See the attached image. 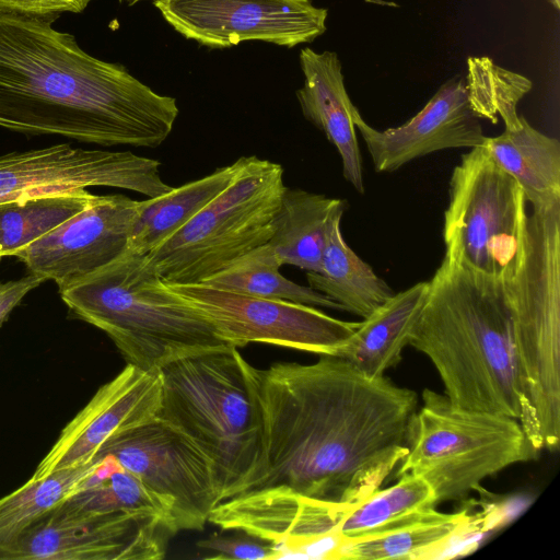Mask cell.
Segmentation results:
<instances>
[{
  "label": "cell",
  "instance_id": "obj_1",
  "mask_svg": "<svg viewBox=\"0 0 560 560\" xmlns=\"http://www.w3.org/2000/svg\"><path fill=\"white\" fill-rule=\"evenodd\" d=\"M252 374L262 455L241 493L279 487L353 504L380 489L406 456L415 390L329 354L310 364L253 366Z\"/></svg>",
  "mask_w": 560,
  "mask_h": 560
},
{
  "label": "cell",
  "instance_id": "obj_2",
  "mask_svg": "<svg viewBox=\"0 0 560 560\" xmlns=\"http://www.w3.org/2000/svg\"><path fill=\"white\" fill-rule=\"evenodd\" d=\"M59 18L0 9V128L101 145L155 148L178 107L57 31Z\"/></svg>",
  "mask_w": 560,
  "mask_h": 560
},
{
  "label": "cell",
  "instance_id": "obj_3",
  "mask_svg": "<svg viewBox=\"0 0 560 560\" xmlns=\"http://www.w3.org/2000/svg\"><path fill=\"white\" fill-rule=\"evenodd\" d=\"M510 276L480 273L444 255L408 346L432 362L453 405L518 420L540 452L516 349Z\"/></svg>",
  "mask_w": 560,
  "mask_h": 560
},
{
  "label": "cell",
  "instance_id": "obj_4",
  "mask_svg": "<svg viewBox=\"0 0 560 560\" xmlns=\"http://www.w3.org/2000/svg\"><path fill=\"white\" fill-rule=\"evenodd\" d=\"M59 293L77 317L110 338L128 364L144 371L229 346L165 285L144 254L130 248Z\"/></svg>",
  "mask_w": 560,
  "mask_h": 560
},
{
  "label": "cell",
  "instance_id": "obj_5",
  "mask_svg": "<svg viewBox=\"0 0 560 560\" xmlns=\"http://www.w3.org/2000/svg\"><path fill=\"white\" fill-rule=\"evenodd\" d=\"M252 366L237 348L226 346L160 369L156 418L210 458L221 501L241 493L261 462L262 423Z\"/></svg>",
  "mask_w": 560,
  "mask_h": 560
},
{
  "label": "cell",
  "instance_id": "obj_6",
  "mask_svg": "<svg viewBox=\"0 0 560 560\" xmlns=\"http://www.w3.org/2000/svg\"><path fill=\"white\" fill-rule=\"evenodd\" d=\"M407 447L396 478L422 477L438 503L464 499L486 478L539 454L518 420L458 408L430 388L410 421Z\"/></svg>",
  "mask_w": 560,
  "mask_h": 560
},
{
  "label": "cell",
  "instance_id": "obj_7",
  "mask_svg": "<svg viewBox=\"0 0 560 560\" xmlns=\"http://www.w3.org/2000/svg\"><path fill=\"white\" fill-rule=\"evenodd\" d=\"M514 336L542 450L560 441V203L533 210L510 276Z\"/></svg>",
  "mask_w": 560,
  "mask_h": 560
},
{
  "label": "cell",
  "instance_id": "obj_8",
  "mask_svg": "<svg viewBox=\"0 0 560 560\" xmlns=\"http://www.w3.org/2000/svg\"><path fill=\"white\" fill-rule=\"evenodd\" d=\"M283 167L255 155L240 158L231 183L147 260L170 283H199L269 242L285 189Z\"/></svg>",
  "mask_w": 560,
  "mask_h": 560
},
{
  "label": "cell",
  "instance_id": "obj_9",
  "mask_svg": "<svg viewBox=\"0 0 560 560\" xmlns=\"http://www.w3.org/2000/svg\"><path fill=\"white\" fill-rule=\"evenodd\" d=\"M444 213L445 255L488 276H510L522 258L528 217L516 180L485 147L471 148L453 170Z\"/></svg>",
  "mask_w": 560,
  "mask_h": 560
},
{
  "label": "cell",
  "instance_id": "obj_10",
  "mask_svg": "<svg viewBox=\"0 0 560 560\" xmlns=\"http://www.w3.org/2000/svg\"><path fill=\"white\" fill-rule=\"evenodd\" d=\"M163 282L235 348L258 342L335 355L360 324L335 318L315 306L245 295L202 282Z\"/></svg>",
  "mask_w": 560,
  "mask_h": 560
},
{
  "label": "cell",
  "instance_id": "obj_11",
  "mask_svg": "<svg viewBox=\"0 0 560 560\" xmlns=\"http://www.w3.org/2000/svg\"><path fill=\"white\" fill-rule=\"evenodd\" d=\"M103 455L114 456L167 503L177 532L202 530L221 502L210 458L159 418L113 436L95 457Z\"/></svg>",
  "mask_w": 560,
  "mask_h": 560
},
{
  "label": "cell",
  "instance_id": "obj_12",
  "mask_svg": "<svg viewBox=\"0 0 560 560\" xmlns=\"http://www.w3.org/2000/svg\"><path fill=\"white\" fill-rule=\"evenodd\" d=\"M176 533L164 518L83 513L63 502L1 545L0 560H160Z\"/></svg>",
  "mask_w": 560,
  "mask_h": 560
},
{
  "label": "cell",
  "instance_id": "obj_13",
  "mask_svg": "<svg viewBox=\"0 0 560 560\" xmlns=\"http://www.w3.org/2000/svg\"><path fill=\"white\" fill-rule=\"evenodd\" d=\"M158 160L130 151L57 144L0 155V203L92 186L132 190L153 198L172 189Z\"/></svg>",
  "mask_w": 560,
  "mask_h": 560
},
{
  "label": "cell",
  "instance_id": "obj_14",
  "mask_svg": "<svg viewBox=\"0 0 560 560\" xmlns=\"http://www.w3.org/2000/svg\"><path fill=\"white\" fill-rule=\"evenodd\" d=\"M163 18L183 36L224 48L244 40L293 47L326 31L327 10L310 0H156Z\"/></svg>",
  "mask_w": 560,
  "mask_h": 560
},
{
  "label": "cell",
  "instance_id": "obj_15",
  "mask_svg": "<svg viewBox=\"0 0 560 560\" xmlns=\"http://www.w3.org/2000/svg\"><path fill=\"white\" fill-rule=\"evenodd\" d=\"M138 200L97 196L81 212L14 253L30 273L58 289L105 266L129 246Z\"/></svg>",
  "mask_w": 560,
  "mask_h": 560
},
{
  "label": "cell",
  "instance_id": "obj_16",
  "mask_svg": "<svg viewBox=\"0 0 560 560\" xmlns=\"http://www.w3.org/2000/svg\"><path fill=\"white\" fill-rule=\"evenodd\" d=\"M161 402V370L144 371L127 363L66 424L32 478L92 462L113 436L154 420Z\"/></svg>",
  "mask_w": 560,
  "mask_h": 560
},
{
  "label": "cell",
  "instance_id": "obj_17",
  "mask_svg": "<svg viewBox=\"0 0 560 560\" xmlns=\"http://www.w3.org/2000/svg\"><path fill=\"white\" fill-rule=\"evenodd\" d=\"M465 79L446 81L424 107L401 126L377 130L355 107L353 122L376 172L397 171L415 159L452 148H477L486 140Z\"/></svg>",
  "mask_w": 560,
  "mask_h": 560
},
{
  "label": "cell",
  "instance_id": "obj_18",
  "mask_svg": "<svg viewBox=\"0 0 560 560\" xmlns=\"http://www.w3.org/2000/svg\"><path fill=\"white\" fill-rule=\"evenodd\" d=\"M304 84L296 91L302 113L336 147L342 175L357 191L364 192L352 104L343 81L341 62L334 51L316 52L305 47L300 52Z\"/></svg>",
  "mask_w": 560,
  "mask_h": 560
},
{
  "label": "cell",
  "instance_id": "obj_19",
  "mask_svg": "<svg viewBox=\"0 0 560 560\" xmlns=\"http://www.w3.org/2000/svg\"><path fill=\"white\" fill-rule=\"evenodd\" d=\"M429 290V281L394 293L360 322L355 331L337 350L340 357L370 377L385 375L401 361Z\"/></svg>",
  "mask_w": 560,
  "mask_h": 560
},
{
  "label": "cell",
  "instance_id": "obj_20",
  "mask_svg": "<svg viewBox=\"0 0 560 560\" xmlns=\"http://www.w3.org/2000/svg\"><path fill=\"white\" fill-rule=\"evenodd\" d=\"M482 147L494 162L512 176L533 210L560 203V142L532 127L521 116L517 125L497 137H487Z\"/></svg>",
  "mask_w": 560,
  "mask_h": 560
},
{
  "label": "cell",
  "instance_id": "obj_21",
  "mask_svg": "<svg viewBox=\"0 0 560 560\" xmlns=\"http://www.w3.org/2000/svg\"><path fill=\"white\" fill-rule=\"evenodd\" d=\"M345 208L343 201L328 220L322 272L307 271L306 279L311 288L342 305L346 312L365 318L394 292L346 243L341 233Z\"/></svg>",
  "mask_w": 560,
  "mask_h": 560
},
{
  "label": "cell",
  "instance_id": "obj_22",
  "mask_svg": "<svg viewBox=\"0 0 560 560\" xmlns=\"http://www.w3.org/2000/svg\"><path fill=\"white\" fill-rule=\"evenodd\" d=\"M436 504L433 489L422 477L404 474L395 485L377 489L357 503L342 504L335 537L340 548L384 535L431 516L438 511Z\"/></svg>",
  "mask_w": 560,
  "mask_h": 560
},
{
  "label": "cell",
  "instance_id": "obj_23",
  "mask_svg": "<svg viewBox=\"0 0 560 560\" xmlns=\"http://www.w3.org/2000/svg\"><path fill=\"white\" fill-rule=\"evenodd\" d=\"M342 199L285 187L268 242L282 265L322 272L325 233Z\"/></svg>",
  "mask_w": 560,
  "mask_h": 560
},
{
  "label": "cell",
  "instance_id": "obj_24",
  "mask_svg": "<svg viewBox=\"0 0 560 560\" xmlns=\"http://www.w3.org/2000/svg\"><path fill=\"white\" fill-rule=\"evenodd\" d=\"M238 168L240 159L163 195L139 201L128 248L150 253L224 190Z\"/></svg>",
  "mask_w": 560,
  "mask_h": 560
},
{
  "label": "cell",
  "instance_id": "obj_25",
  "mask_svg": "<svg viewBox=\"0 0 560 560\" xmlns=\"http://www.w3.org/2000/svg\"><path fill=\"white\" fill-rule=\"evenodd\" d=\"M65 502L83 513L127 512L164 518L174 524L167 503L112 455L95 457L90 475Z\"/></svg>",
  "mask_w": 560,
  "mask_h": 560
},
{
  "label": "cell",
  "instance_id": "obj_26",
  "mask_svg": "<svg viewBox=\"0 0 560 560\" xmlns=\"http://www.w3.org/2000/svg\"><path fill=\"white\" fill-rule=\"evenodd\" d=\"M281 266L266 243L237 257L202 283L245 295L345 311L342 305L324 293L287 279L280 272Z\"/></svg>",
  "mask_w": 560,
  "mask_h": 560
},
{
  "label": "cell",
  "instance_id": "obj_27",
  "mask_svg": "<svg viewBox=\"0 0 560 560\" xmlns=\"http://www.w3.org/2000/svg\"><path fill=\"white\" fill-rule=\"evenodd\" d=\"M471 521L466 511H436L424 520L384 535L347 542L338 549L336 559H427L466 533Z\"/></svg>",
  "mask_w": 560,
  "mask_h": 560
},
{
  "label": "cell",
  "instance_id": "obj_28",
  "mask_svg": "<svg viewBox=\"0 0 560 560\" xmlns=\"http://www.w3.org/2000/svg\"><path fill=\"white\" fill-rule=\"evenodd\" d=\"M85 188L0 203V255L13 256L91 205Z\"/></svg>",
  "mask_w": 560,
  "mask_h": 560
},
{
  "label": "cell",
  "instance_id": "obj_29",
  "mask_svg": "<svg viewBox=\"0 0 560 560\" xmlns=\"http://www.w3.org/2000/svg\"><path fill=\"white\" fill-rule=\"evenodd\" d=\"M94 459L85 465L31 477L19 489L0 499V546L69 499L90 475Z\"/></svg>",
  "mask_w": 560,
  "mask_h": 560
},
{
  "label": "cell",
  "instance_id": "obj_30",
  "mask_svg": "<svg viewBox=\"0 0 560 560\" xmlns=\"http://www.w3.org/2000/svg\"><path fill=\"white\" fill-rule=\"evenodd\" d=\"M465 79L468 98L478 118L495 124L501 118L505 128L517 125L518 102L530 91L532 82L518 73L505 70L488 57H469Z\"/></svg>",
  "mask_w": 560,
  "mask_h": 560
},
{
  "label": "cell",
  "instance_id": "obj_31",
  "mask_svg": "<svg viewBox=\"0 0 560 560\" xmlns=\"http://www.w3.org/2000/svg\"><path fill=\"white\" fill-rule=\"evenodd\" d=\"M235 536L211 535L197 546L208 552V559L261 560L272 559L273 548L266 541L247 534Z\"/></svg>",
  "mask_w": 560,
  "mask_h": 560
},
{
  "label": "cell",
  "instance_id": "obj_32",
  "mask_svg": "<svg viewBox=\"0 0 560 560\" xmlns=\"http://www.w3.org/2000/svg\"><path fill=\"white\" fill-rule=\"evenodd\" d=\"M92 0H0V9L34 15L80 13Z\"/></svg>",
  "mask_w": 560,
  "mask_h": 560
},
{
  "label": "cell",
  "instance_id": "obj_33",
  "mask_svg": "<svg viewBox=\"0 0 560 560\" xmlns=\"http://www.w3.org/2000/svg\"><path fill=\"white\" fill-rule=\"evenodd\" d=\"M45 280L33 273L16 280L0 282V326L24 296Z\"/></svg>",
  "mask_w": 560,
  "mask_h": 560
},
{
  "label": "cell",
  "instance_id": "obj_34",
  "mask_svg": "<svg viewBox=\"0 0 560 560\" xmlns=\"http://www.w3.org/2000/svg\"><path fill=\"white\" fill-rule=\"evenodd\" d=\"M119 1L120 2H125L128 5H132V4H136L137 2L142 1V0H119ZM152 1L155 2L156 0H152Z\"/></svg>",
  "mask_w": 560,
  "mask_h": 560
},
{
  "label": "cell",
  "instance_id": "obj_35",
  "mask_svg": "<svg viewBox=\"0 0 560 560\" xmlns=\"http://www.w3.org/2000/svg\"><path fill=\"white\" fill-rule=\"evenodd\" d=\"M551 1V4L555 7V9L559 10L560 9V0H550Z\"/></svg>",
  "mask_w": 560,
  "mask_h": 560
},
{
  "label": "cell",
  "instance_id": "obj_36",
  "mask_svg": "<svg viewBox=\"0 0 560 560\" xmlns=\"http://www.w3.org/2000/svg\"><path fill=\"white\" fill-rule=\"evenodd\" d=\"M2 258H3V257L0 255V261H1V259H2Z\"/></svg>",
  "mask_w": 560,
  "mask_h": 560
}]
</instances>
